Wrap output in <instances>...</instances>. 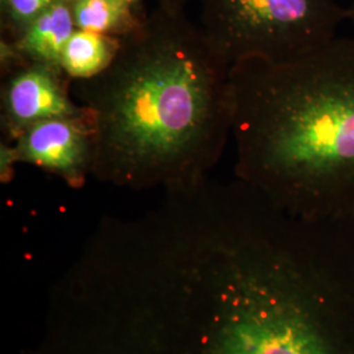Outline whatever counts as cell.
<instances>
[{
    "instance_id": "cell-9",
    "label": "cell",
    "mask_w": 354,
    "mask_h": 354,
    "mask_svg": "<svg viewBox=\"0 0 354 354\" xmlns=\"http://www.w3.org/2000/svg\"><path fill=\"white\" fill-rule=\"evenodd\" d=\"M57 0H1V8L7 26L15 38L19 37L41 13L45 12Z\"/></svg>"
},
{
    "instance_id": "cell-3",
    "label": "cell",
    "mask_w": 354,
    "mask_h": 354,
    "mask_svg": "<svg viewBox=\"0 0 354 354\" xmlns=\"http://www.w3.org/2000/svg\"><path fill=\"white\" fill-rule=\"evenodd\" d=\"M348 10L337 0H201V30L231 67L286 64L337 38Z\"/></svg>"
},
{
    "instance_id": "cell-2",
    "label": "cell",
    "mask_w": 354,
    "mask_h": 354,
    "mask_svg": "<svg viewBox=\"0 0 354 354\" xmlns=\"http://www.w3.org/2000/svg\"><path fill=\"white\" fill-rule=\"evenodd\" d=\"M236 177L290 214L354 218V37L231 67Z\"/></svg>"
},
{
    "instance_id": "cell-6",
    "label": "cell",
    "mask_w": 354,
    "mask_h": 354,
    "mask_svg": "<svg viewBox=\"0 0 354 354\" xmlns=\"http://www.w3.org/2000/svg\"><path fill=\"white\" fill-rule=\"evenodd\" d=\"M75 30L70 0H57L12 42L26 61L61 68L64 46Z\"/></svg>"
},
{
    "instance_id": "cell-10",
    "label": "cell",
    "mask_w": 354,
    "mask_h": 354,
    "mask_svg": "<svg viewBox=\"0 0 354 354\" xmlns=\"http://www.w3.org/2000/svg\"><path fill=\"white\" fill-rule=\"evenodd\" d=\"M187 1L188 0H162V6L171 7V8H177V10H183V6Z\"/></svg>"
},
{
    "instance_id": "cell-4",
    "label": "cell",
    "mask_w": 354,
    "mask_h": 354,
    "mask_svg": "<svg viewBox=\"0 0 354 354\" xmlns=\"http://www.w3.org/2000/svg\"><path fill=\"white\" fill-rule=\"evenodd\" d=\"M16 162L36 165L80 187L92 171V131L87 114L55 117L24 129L13 146Z\"/></svg>"
},
{
    "instance_id": "cell-1",
    "label": "cell",
    "mask_w": 354,
    "mask_h": 354,
    "mask_svg": "<svg viewBox=\"0 0 354 354\" xmlns=\"http://www.w3.org/2000/svg\"><path fill=\"white\" fill-rule=\"evenodd\" d=\"M73 95L92 131L91 176L118 188L197 185L232 138L231 66L183 10L160 4Z\"/></svg>"
},
{
    "instance_id": "cell-5",
    "label": "cell",
    "mask_w": 354,
    "mask_h": 354,
    "mask_svg": "<svg viewBox=\"0 0 354 354\" xmlns=\"http://www.w3.org/2000/svg\"><path fill=\"white\" fill-rule=\"evenodd\" d=\"M84 114L64 86L61 68L26 61L7 73L1 87V118L13 140L39 121Z\"/></svg>"
},
{
    "instance_id": "cell-11",
    "label": "cell",
    "mask_w": 354,
    "mask_h": 354,
    "mask_svg": "<svg viewBox=\"0 0 354 354\" xmlns=\"http://www.w3.org/2000/svg\"><path fill=\"white\" fill-rule=\"evenodd\" d=\"M348 20H351V23H352L354 26V3L353 6L348 10Z\"/></svg>"
},
{
    "instance_id": "cell-7",
    "label": "cell",
    "mask_w": 354,
    "mask_h": 354,
    "mask_svg": "<svg viewBox=\"0 0 354 354\" xmlns=\"http://www.w3.org/2000/svg\"><path fill=\"white\" fill-rule=\"evenodd\" d=\"M120 44V37L76 29L64 46L61 68L73 82L95 77L112 64Z\"/></svg>"
},
{
    "instance_id": "cell-8",
    "label": "cell",
    "mask_w": 354,
    "mask_h": 354,
    "mask_svg": "<svg viewBox=\"0 0 354 354\" xmlns=\"http://www.w3.org/2000/svg\"><path fill=\"white\" fill-rule=\"evenodd\" d=\"M76 29L124 37L140 26L137 0H70Z\"/></svg>"
}]
</instances>
